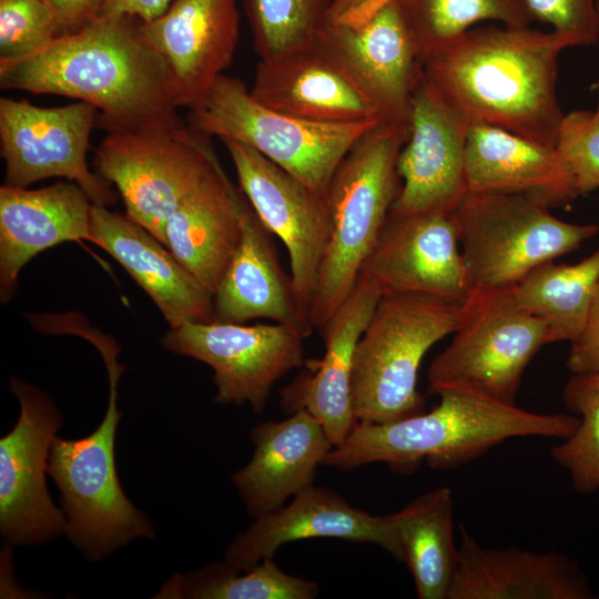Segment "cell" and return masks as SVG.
Listing matches in <instances>:
<instances>
[{"label": "cell", "instance_id": "5b68a950", "mask_svg": "<svg viewBox=\"0 0 599 599\" xmlns=\"http://www.w3.org/2000/svg\"><path fill=\"white\" fill-rule=\"evenodd\" d=\"M464 315L465 300L382 295L354 353L352 403L358 423L386 424L425 412L417 389L420 363L457 331Z\"/></svg>", "mask_w": 599, "mask_h": 599}, {"label": "cell", "instance_id": "1f68e13d", "mask_svg": "<svg viewBox=\"0 0 599 599\" xmlns=\"http://www.w3.org/2000/svg\"><path fill=\"white\" fill-rule=\"evenodd\" d=\"M420 59L441 48L481 20L506 27L536 21L525 0H397Z\"/></svg>", "mask_w": 599, "mask_h": 599}, {"label": "cell", "instance_id": "603a6c76", "mask_svg": "<svg viewBox=\"0 0 599 599\" xmlns=\"http://www.w3.org/2000/svg\"><path fill=\"white\" fill-rule=\"evenodd\" d=\"M91 242L116 260L151 297L170 327L213 321V294L146 229L92 204Z\"/></svg>", "mask_w": 599, "mask_h": 599}, {"label": "cell", "instance_id": "74e56055", "mask_svg": "<svg viewBox=\"0 0 599 599\" xmlns=\"http://www.w3.org/2000/svg\"><path fill=\"white\" fill-rule=\"evenodd\" d=\"M566 366L571 374L599 370V283L580 335L570 343Z\"/></svg>", "mask_w": 599, "mask_h": 599}, {"label": "cell", "instance_id": "8fae6325", "mask_svg": "<svg viewBox=\"0 0 599 599\" xmlns=\"http://www.w3.org/2000/svg\"><path fill=\"white\" fill-rule=\"evenodd\" d=\"M98 110L90 103L43 108L22 98L0 99V153L6 164L4 185L27 187L50 177L77 183L92 203L111 205L115 193L90 171V135Z\"/></svg>", "mask_w": 599, "mask_h": 599}, {"label": "cell", "instance_id": "f35d334b", "mask_svg": "<svg viewBox=\"0 0 599 599\" xmlns=\"http://www.w3.org/2000/svg\"><path fill=\"white\" fill-rule=\"evenodd\" d=\"M109 0H44L62 33L80 30L98 18Z\"/></svg>", "mask_w": 599, "mask_h": 599}, {"label": "cell", "instance_id": "6da1fadb", "mask_svg": "<svg viewBox=\"0 0 599 599\" xmlns=\"http://www.w3.org/2000/svg\"><path fill=\"white\" fill-rule=\"evenodd\" d=\"M0 87L90 103L103 130L186 124L167 64L129 16H100L33 53L0 59Z\"/></svg>", "mask_w": 599, "mask_h": 599}, {"label": "cell", "instance_id": "277c9868", "mask_svg": "<svg viewBox=\"0 0 599 599\" xmlns=\"http://www.w3.org/2000/svg\"><path fill=\"white\" fill-rule=\"evenodd\" d=\"M408 135L409 123L378 122L353 145L331 180L326 197L332 231L309 312L321 333L353 292L397 199V162Z\"/></svg>", "mask_w": 599, "mask_h": 599}, {"label": "cell", "instance_id": "ab89813d", "mask_svg": "<svg viewBox=\"0 0 599 599\" xmlns=\"http://www.w3.org/2000/svg\"><path fill=\"white\" fill-rule=\"evenodd\" d=\"M174 0H109L100 16H129L150 21L170 7ZM99 16V17H100Z\"/></svg>", "mask_w": 599, "mask_h": 599}, {"label": "cell", "instance_id": "4fadbf2b", "mask_svg": "<svg viewBox=\"0 0 599 599\" xmlns=\"http://www.w3.org/2000/svg\"><path fill=\"white\" fill-rule=\"evenodd\" d=\"M13 428L0 439V534L12 545H40L67 532V518L45 485L48 457L62 415L48 394L17 378Z\"/></svg>", "mask_w": 599, "mask_h": 599}, {"label": "cell", "instance_id": "ba28073f", "mask_svg": "<svg viewBox=\"0 0 599 599\" xmlns=\"http://www.w3.org/2000/svg\"><path fill=\"white\" fill-rule=\"evenodd\" d=\"M456 216L468 293L510 290L599 233V225L561 221L524 194L467 192Z\"/></svg>", "mask_w": 599, "mask_h": 599}, {"label": "cell", "instance_id": "d4e9b609", "mask_svg": "<svg viewBox=\"0 0 599 599\" xmlns=\"http://www.w3.org/2000/svg\"><path fill=\"white\" fill-rule=\"evenodd\" d=\"M251 439L252 458L232 481L254 519L314 485L318 465L333 448L322 425L304 409L281 422L258 424Z\"/></svg>", "mask_w": 599, "mask_h": 599}, {"label": "cell", "instance_id": "484cf974", "mask_svg": "<svg viewBox=\"0 0 599 599\" xmlns=\"http://www.w3.org/2000/svg\"><path fill=\"white\" fill-rule=\"evenodd\" d=\"M465 176L467 192L524 194L549 209L579 196L556 148L485 123L469 124Z\"/></svg>", "mask_w": 599, "mask_h": 599}, {"label": "cell", "instance_id": "b9f144b4", "mask_svg": "<svg viewBox=\"0 0 599 599\" xmlns=\"http://www.w3.org/2000/svg\"><path fill=\"white\" fill-rule=\"evenodd\" d=\"M592 88H597L599 90V84H596L593 85ZM597 112L599 114V93H598V108H597Z\"/></svg>", "mask_w": 599, "mask_h": 599}, {"label": "cell", "instance_id": "60d3db41", "mask_svg": "<svg viewBox=\"0 0 599 599\" xmlns=\"http://www.w3.org/2000/svg\"><path fill=\"white\" fill-rule=\"evenodd\" d=\"M389 0H331L328 21L332 23H361Z\"/></svg>", "mask_w": 599, "mask_h": 599}, {"label": "cell", "instance_id": "8d00e7d4", "mask_svg": "<svg viewBox=\"0 0 599 599\" xmlns=\"http://www.w3.org/2000/svg\"><path fill=\"white\" fill-rule=\"evenodd\" d=\"M536 21L552 26L568 47L598 42L597 0H525Z\"/></svg>", "mask_w": 599, "mask_h": 599}, {"label": "cell", "instance_id": "7c38bea8", "mask_svg": "<svg viewBox=\"0 0 599 599\" xmlns=\"http://www.w3.org/2000/svg\"><path fill=\"white\" fill-rule=\"evenodd\" d=\"M304 338L297 329L278 323L185 322L171 327L161 345L213 369L216 403H248L261 413L277 380L304 364Z\"/></svg>", "mask_w": 599, "mask_h": 599}, {"label": "cell", "instance_id": "2e32d148", "mask_svg": "<svg viewBox=\"0 0 599 599\" xmlns=\"http://www.w3.org/2000/svg\"><path fill=\"white\" fill-rule=\"evenodd\" d=\"M359 277L382 295L423 293L465 300L469 288L456 210L389 212Z\"/></svg>", "mask_w": 599, "mask_h": 599}, {"label": "cell", "instance_id": "ffe728a7", "mask_svg": "<svg viewBox=\"0 0 599 599\" xmlns=\"http://www.w3.org/2000/svg\"><path fill=\"white\" fill-rule=\"evenodd\" d=\"M380 297L373 283L358 277L351 295L321 333L325 343L323 358L282 390L284 410L308 412L333 447L342 444L358 424L352 403L354 353Z\"/></svg>", "mask_w": 599, "mask_h": 599}, {"label": "cell", "instance_id": "836d02e7", "mask_svg": "<svg viewBox=\"0 0 599 599\" xmlns=\"http://www.w3.org/2000/svg\"><path fill=\"white\" fill-rule=\"evenodd\" d=\"M331 0H242L260 60L314 43Z\"/></svg>", "mask_w": 599, "mask_h": 599}, {"label": "cell", "instance_id": "3957f363", "mask_svg": "<svg viewBox=\"0 0 599 599\" xmlns=\"http://www.w3.org/2000/svg\"><path fill=\"white\" fill-rule=\"evenodd\" d=\"M429 412L386 424L358 423L333 447L323 465L353 470L374 463L410 473L425 460L434 469H453L515 437L565 439L579 418L573 414H539L480 394L445 388Z\"/></svg>", "mask_w": 599, "mask_h": 599}, {"label": "cell", "instance_id": "4dcf8cb0", "mask_svg": "<svg viewBox=\"0 0 599 599\" xmlns=\"http://www.w3.org/2000/svg\"><path fill=\"white\" fill-rule=\"evenodd\" d=\"M317 582L288 575L267 557L257 565L237 570L225 560L187 576H174L159 591L162 598L195 599H313Z\"/></svg>", "mask_w": 599, "mask_h": 599}, {"label": "cell", "instance_id": "7bdbcfd3", "mask_svg": "<svg viewBox=\"0 0 599 599\" xmlns=\"http://www.w3.org/2000/svg\"><path fill=\"white\" fill-rule=\"evenodd\" d=\"M597 11H598V18H599V0H597ZM598 43H599V34H598Z\"/></svg>", "mask_w": 599, "mask_h": 599}, {"label": "cell", "instance_id": "e0dca14e", "mask_svg": "<svg viewBox=\"0 0 599 599\" xmlns=\"http://www.w3.org/2000/svg\"><path fill=\"white\" fill-rule=\"evenodd\" d=\"M469 122L422 75L409 119V135L397 170L400 191L390 212L456 210L467 193L465 152Z\"/></svg>", "mask_w": 599, "mask_h": 599}, {"label": "cell", "instance_id": "9a60e30c", "mask_svg": "<svg viewBox=\"0 0 599 599\" xmlns=\"http://www.w3.org/2000/svg\"><path fill=\"white\" fill-rule=\"evenodd\" d=\"M315 45L366 93L385 121L409 123L422 59L397 0L361 23H332L318 30Z\"/></svg>", "mask_w": 599, "mask_h": 599}, {"label": "cell", "instance_id": "f1b7e54d", "mask_svg": "<svg viewBox=\"0 0 599 599\" xmlns=\"http://www.w3.org/2000/svg\"><path fill=\"white\" fill-rule=\"evenodd\" d=\"M402 562L419 599H448L458 564L451 489L429 490L393 512Z\"/></svg>", "mask_w": 599, "mask_h": 599}, {"label": "cell", "instance_id": "7a4b0ae2", "mask_svg": "<svg viewBox=\"0 0 599 599\" xmlns=\"http://www.w3.org/2000/svg\"><path fill=\"white\" fill-rule=\"evenodd\" d=\"M566 45L528 27L467 30L422 58L423 75L470 123L556 146L564 118L556 83Z\"/></svg>", "mask_w": 599, "mask_h": 599}, {"label": "cell", "instance_id": "8992f818", "mask_svg": "<svg viewBox=\"0 0 599 599\" xmlns=\"http://www.w3.org/2000/svg\"><path fill=\"white\" fill-rule=\"evenodd\" d=\"M106 364L110 395L105 415L88 436H55L48 457V475L60 491L67 532L90 560H100L136 538H153L154 530L124 494L115 464V434L121 412L118 382L124 369L116 362L114 343L95 341Z\"/></svg>", "mask_w": 599, "mask_h": 599}, {"label": "cell", "instance_id": "7402d4cb", "mask_svg": "<svg viewBox=\"0 0 599 599\" xmlns=\"http://www.w3.org/2000/svg\"><path fill=\"white\" fill-rule=\"evenodd\" d=\"M92 201L72 181L35 190L0 187V298L8 303L23 266L59 243L91 242Z\"/></svg>", "mask_w": 599, "mask_h": 599}, {"label": "cell", "instance_id": "83f0119b", "mask_svg": "<svg viewBox=\"0 0 599 599\" xmlns=\"http://www.w3.org/2000/svg\"><path fill=\"white\" fill-rule=\"evenodd\" d=\"M244 194L224 170L214 174L170 215L165 246L213 295L242 236Z\"/></svg>", "mask_w": 599, "mask_h": 599}, {"label": "cell", "instance_id": "d590c367", "mask_svg": "<svg viewBox=\"0 0 599 599\" xmlns=\"http://www.w3.org/2000/svg\"><path fill=\"white\" fill-rule=\"evenodd\" d=\"M556 150L569 170L579 195L599 189V114L573 110L564 115Z\"/></svg>", "mask_w": 599, "mask_h": 599}, {"label": "cell", "instance_id": "d6986e66", "mask_svg": "<svg viewBox=\"0 0 599 599\" xmlns=\"http://www.w3.org/2000/svg\"><path fill=\"white\" fill-rule=\"evenodd\" d=\"M141 29L170 69L179 108L190 110L233 61L237 0H174L161 16L141 21Z\"/></svg>", "mask_w": 599, "mask_h": 599}, {"label": "cell", "instance_id": "d6a6232c", "mask_svg": "<svg viewBox=\"0 0 599 599\" xmlns=\"http://www.w3.org/2000/svg\"><path fill=\"white\" fill-rule=\"evenodd\" d=\"M562 400L579 425L550 454L569 473L573 489L589 495L599 490V370L571 374Z\"/></svg>", "mask_w": 599, "mask_h": 599}, {"label": "cell", "instance_id": "cb8c5ba5", "mask_svg": "<svg viewBox=\"0 0 599 599\" xmlns=\"http://www.w3.org/2000/svg\"><path fill=\"white\" fill-rule=\"evenodd\" d=\"M448 599H588L590 585L562 554L481 546L464 527Z\"/></svg>", "mask_w": 599, "mask_h": 599}, {"label": "cell", "instance_id": "52a82bcc", "mask_svg": "<svg viewBox=\"0 0 599 599\" xmlns=\"http://www.w3.org/2000/svg\"><path fill=\"white\" fill-rule=\"evenodd\" d=\"M186 123L210 138L245 144L326 196L353 145L382 121L323 123L300 119L256 101L237 78L221 75L187 110Z\"/></svg>", "mask_w": 599, "mask_h": 599}, {"label": "cell", "instance_id": "4316f807", "mask_svg": "<svg viewBox=\"0 0 599 599\" xmlns=\"http://www.w3.org/2000/svg\"><path fill=\"white\" fill-rule=\"evenodd\" d=\"M271 235L244 196L241 241L213 295V321L268 318L307 337L314 327L297 303Z\"/></svg>", "mask_w": 599, "mask_h": 599}, {"label": "cell", "instance_id": "44dd1931", "mask_svg": "<svg viewBox=\"0 0 599 599\" xmlns=\"http://www.w3.org/2000/svg\"><path fill=\"white\" fill-rule=\"evenodd\" d=\"M250 93L267 108L313 122L385 121L366 93L315 43L260 60Z\"/></svg>", "mask_w": 599, "mask_h": 599}, {"label": "cell", "instance_id": "f546056e", "mask_svg": "<svg viewBox=\"0 0 599 599\" xmlns=\"http://www.w3.org/2000/svg\"><path fill=\"white\" fill-rule=\"evenodd\" d=\"M599 283V248L575 264L547 262L510 291L522 307L541 318L550 344L573 342L582 332Z\"/></svg>", "mask_w": 599, "mask_h": 599}, {"label": "cell", "instance_id": "30bf717a", "mask_svg": "<svg viewBox=\"0 0 599 599\" xmlns=\"http://www.w3.org/2000/svg\"><path fill=\"white\" fill-rule=\"evenodd\" d=\"M510 290L468 293L463 322L430 363L429 394L461 388L516 405L527 366L550 339L546 323Z\"/></svg>", "mask_w": 599, "mask_h": 599}, {"label": "cell", "instance_id": "5bb4252c", "mask_svg": "<svg viewBox=\"0 0 599 599\" xmlns=\"http://www.w3.org/2000/svg\"><path fill=\"white\" fill-rule=\"evenodd\" d=\"M221 141L233 162L244 196L266 230L284 243L297 303L309 318L332 231L327 197L254 149L230 139Z\"/></svg>", "mask_w": 599, "mask_h": 599}, {"label": "cell", "instance_id": "ac0fdd59", "mask_svg": "<svg viewBox=\"0 0 599 599\" xmlns=\"http://www.w3.org/2000/svg\"><path fill=\"white\" fill-rule=\"evenodd\" d=\"M311 538L374 544L402 561L393 512L372 515L315 485L297 493L287 506L255 518L226 548L225 561L246 570L274 557L283 545Z\"/></svg>", "mask_w": 599, "mask_h": 599}, {"label": "cell", "instance_id": "9c48e42d", "mask_svg": "<svg viewBox=\"0 0 599 599\" xmlns=\"http://www.w3.org/2000/svg\"><path fill=\"white\" fill-rule=\"evenodd\" d=\"M95 149L98 174L113 184L126 215L165 245L175 209L223 167L211 138L179 128L105 130Z\"/></svg>", "mask_w": 599, "mask_h": 599}, {"label": "cell", "instance_id": "e575fe53", "mask_svg": "<svg viewBox=\"0 0 599 599\" xmlns=\"http://www.w3.org/2000/svg\"><path fill=\"white\" fill-rule=\"evenodd\" d=\"M60 34L44 0H0V59L33 53Z\"/></svg>", "mask_w": 599, "mask_h": 599}]
</instances>
